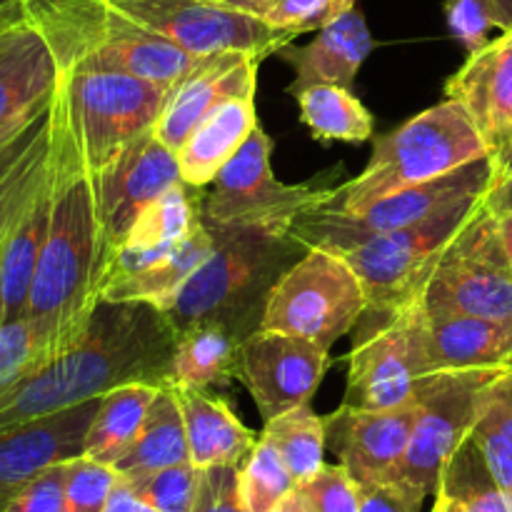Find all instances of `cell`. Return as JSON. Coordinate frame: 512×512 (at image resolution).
<instances>
[{"mask_svg":"<svg viewBox=\"0 0 512 512\" xmlns=\"http://www.w3.org/2000/svg\"><path fill=\"white\" fill-rule=\"evenodd\" d=\"M348 355L345 405L390 410L415 400L418 380L425 378L423 303L400 310H368L358 320Z\"/></svg>","mask_w":512,"mask_h":512,"instance_id":"4fadbf2b","label":"cell"},{"mask_svg":"<svg viewBox=\"0 0 512 512\" xmlns=\"http://www.w3.org/2000/svg\"><path fill=\"white\" fill-rule=\"evenodd\" d=\"M283 455L270 440L260 435L253 453L240 465V493H243L248 512H270L290 490L295 488Z\"/></svg>","mask_w":512,"mask_h":512,"instance_id":"d590c367","label":"cell"},{"mask_svg":"<svg viewBox=\"0 0 512 512\" xmlns=\"http://www.w3.org/2000/svg\"><path fill=\"white\" fill-rule=\"evenodd\" d=\"M495 165H498L500 173H510L512 175V140L505 148H500L495 153Z\"/></svg>","mask_w":512,"mask_h":512,"instance_id":"9f6ffc18","label":"cell"},{"mask_svg":"<svg viewBox=\"0 0 512 512\" xmlns=\"http://www.w3.org/2000/svg\"><path fill=\"white\" fill-rule=\"evenodd\" d=\"M433 498H435V503H433V508H430V512H468L465 510V505L460 503L458 498H453L448 490L438 488V493H435Z\"/></svg>","mask_w":512,"mask_h":512,"instance_id":"816d5d0a","label":"cell"},{"mask_svg":"<svg viewBox=\"0 0 512 512\" xmlns=\"http://www.w3.org/2000/svg\"><path fill=\"white\" fill-rule=\"evenodd\" d=\"M350 8H355V0H258L253 15L295 38L318 33Z\"/></svg>","mask_w":512,"mask_h":512,"instance_id":"74e56055","label":"cell"},{"mask_svg":"<svg viewBox=\"0 0 512 512\" xmlns=\"http://www.w3.org/2000/svg\"><path fill=\"white\" fill-rule=\"evenodd\" d=\"M240 340L220 325H198L175 335L165 388L208 390L228 385L238 373Z\"/></svg>","mask_w":512,"mask_h":512,"instance_id":"f1b7e54d","label":"cell"},{"mask_svg":"<svg viewBox=\"0 0 512 512\" xmlns=\"http://www.w3.org/2000/svg\"><path fill=\"white\" fill-rule=\"evenodd\" d=\"M495 10V20H498V28L512 30V0H490Z\"/></svg>","mask_w":512,"mask_h":512,"instance_id":"f5cc1de1","label":"cell"},{"mask_svg":"<svg viewBox=\"0 0 512 512\" xmlns=\"http://www.w3.org/2000/svg\"><path fill=\"white\" fill-rule=\"evenodd\" d=\"M65 475L68 460L50 465L30 480L3 512H65Z\"/></svg>","mask_w":512,"mask_h":512,"instance_id":"ee69618b","label":"cell"},{"mask_svg":"<svg viewBox=\"0 0 512 512\" xmlns=\"http://www.w3.org/2000/svg\"><path fill=\"white\" fill-rule=\"evenodd\" d=\"M210 253H213V235H210L205 220L200 218V223L158 263L140 270V273L108 280L100 288V300L148 303L158 310H168L183 290V285L193 278L195 270L208 260Z\"/></svg>","mask_w":512,"mask_h":512,"instance_id":"83f0119b","label":"cell"},{"mask_svg":"<svg viewBox=\"0 0 512 512\" xmlns=\"http://www.w3.org/2000/svg\"><path fill=\"white\" fill-rule=\"evenodd\" d=\"M483 203L488 205L495 215H512V175L510 173H500V170L495 173Z\"/></svg>","mask_w":512,"mask_h":512,"instance_id":"7dc6e473","label":"cell"},{"mask_svg":"<svg viewBox=\"0 0 512 512\" xmlns=\"http://www.w3.org/2000/svg\"><path fill=\"white\" fill-rule=\"evenodd\" d=\"M160 385L128 383L113 388L100 398V408L85 435L83 455L98 463L115 465L140 433L150 405L158 398Z\"/></svg>","mask_w":512,"mask_h":512,"instance_id":"1f68e13d","label":"cell"},{"mask_svg":"<svg viewBox=\"0 0 512 512\" xmlns=\"http://www.w3.org/2000/svg\"><path fill=\"white\" fill-rule=\"evenodd\" d=\"M498 165L495 155L480 158L475 163L463 165L443 178L428 180V183L410 185L398 193L383 195L365 208L343 213L323 205L318 210L300 215L290 233L305 245V248H325L330 253H345L355 245L373 240L390 230L408 228L425 218H433L440 210L470 198H483L493 183Z\"/></svg>","mask_w":512,"mask_h":512,"instance_id":"52a82bcc","label":"cell"},{"mask_svg":"<svg viewBox=\"0 0 512 512\" xmlns=\"http://www.w3.org/2000/svg\"><path fill=\"white\" fill-rule=\"evenodd\" d=\"M128 488L153 505L158 512H190L198 493V468L193 463L170 465V468L153 470V473L123 478Z\"/></svg>","mask_w":512,"mask_h":512,"instance_id":"8d00e7d4","label":"cell"},{"mask_svg":"<svg viewBox=\"0 0 512 512\" xmlns=\"http://www.w3.org/2000/svg\"><path fill=\"white\" fill-rule=\"evenodd\" d=\"M173 348L175 335L158 308L100 300L73 350L0 390V430L103 398L120 385L165 388Z\"/></svg>","mask_w":512,"mask_h":512,"instance_id":"7a4b0ae2","label":"cell"},{"mask_svg":"<svg viewBox=\"0 0 512 512\" xmlns=\"http://www.w3.org/2000/svg\"><path fill=\"white\" fill-rule=\"evenodd\" d=\"M445 18L455 40L463 43L468 53L490 43V30L498 28L490 0H445Z\"/></svg>","mask_w":512,"mask_h":512,"instance_id":"7bdbcfd3","label":"cell"},{"mask_svg":"<svg viewBox=\"0 0 512 512\" xmlns=\"http://www.w3.org/2000/svg\"><path fill=\"white\" fill-rule=\"evenodd\" d=\"M53 210L30 288L25 320L33 325L48 363L85 338L100 303L103 235L90 178L78 143L53 95Z\"/></svg>","mask_w":512,"mask_h":512,"instance_id":"6da1fadb","label":"cell"},{"mask_svg":"<svg viewBox=\"0 0 512 512\" xmlns=\"http://www.w3.org/2000/svg\"><path fill=\"white\" fill-rule=\"evenodd\" d=\"M480 423L498 430L512 445V368L500 370L483 393L480 405Z\"/></svg>","mask_w":512,"mask_h":512,"instance_id":"bcb514c9","label":"cell"},{"mask_svg":"<svg viewBox=\"0 0 512 512\" xmlns=\"http://www.w3.org/2000/svg\"><path fill=\"white\" fill-rule=\"evenodd\" d=\"M190 190L193 188L185 183L175 185L140 213L123 243L105 260L100 288L108 280L125 278V275H133L158 263L200 223V218H203L200 200L203 198H200V193L193 195Z\"/></svg>","mask_w":512,"mask_h":512,"instance_id":"603a6c76","label":"cell"},{"mask_svg":"<svg viewBox=\"0 0 512 512\" xmlns=\"http://www.w3.org/2000/svg\"><path fill=\"white\" fill-rule=\"evenodd\" d=\"M300 120L320 143L360 145L373 138V115L353 90L343 85H313L295 95Z\"/></svg>","mask_w":512,"mask_h":512,"instance_id":"d6a6232c","label":"cell"},{"mask_svg":"<svg viewBox=\"0 0 512 512\" xmlns=\"http://www.w3.org/2000/svg\"><path fill=\"white\" fill-rule=\"evenodd\" d=\"M105 512H158L153 505H148L145 500H140L133 490L128 488L123 478L115 483L113 493H110L108 505H105Z\"/></svg>","mask_w":512,"mask_h":512,"instance_id":"c3c4849f","label":"cell"},{"mask_svg":"<svg viewBox=\"0 0 512 512\" xmlns=\"http://www.w3.org/2000/svg\"><path fill=\"white\" fill-rule=\"evenodd\" d=\"M270 512H315L313 505H310L308 495L303 493V488L300 485H295L293 490H290L288 495H285L283 500H280L278 505H275Z\"/></svg>","mask_w":512,"mask_h":512,"instance_id":"f907efd6","label":"cell"},{"mask_svg":"<svg viewBox=\"0 0 512 512\" xmlns=\"http://www.w3.org/2000/svg\"><path fill=\"white\" fill-rule=\"evenodd\" d=\"M265 440L275 445L288 465L295 483H305L325 465V448H328V430L325 418L315 413L310 405L288 410L278 418L268 420L263 428Z\"/></svg>","mask_w":512,"mask_h":512,"instance_id":"836d02e7","label":"cell"},{"mask_svg":"<svg viewBox=\"0 0 512 512\" xmlns=\"http://www.w3.org/2000/svg\"><path fill=\"white\" fill-rule=\"evenodd\" d=\"M445 98L468 110L493 153L512 140V30L470 53L445 83Z\"/></svg>","mask_w":512,"mask_h":512,"instance_id":"44dd1931","label":"cell"},{"mask_svg":"<svg viewBox=\"0 0 512 512\" xmlns=\"http://www.w3.org/2000/svg\"><path fill=\"white\" fill-rule=\"evenodd\" d=\"M100 398L0 430V512L45 468L83 455Z\"/></svg>","mask_w":512,"mask_h":512,"instance_id":"ac0fdd59","label":"cell"},{"mask_svg":"<svg viewBox=\"0 0 512 512\" xmlns=\"http://www.w3.org/2000/svg\"><path fill=\"white\" fill-rule=\"evenodd\" d=\"M10 3H15V0H0V8H5V5H10Z\"/></svg>","mask_w":512,"mask_h":512,"instance_id":"6f0895ef","label":"cell"},{"mask_svg":"<svg viewBox=\"0 0 512 512\" xmlns=\"http://www.w3.org/2000/svg\"><path fill=\"white\" fill-rule=\"evenodd\" d=\"M498 230L500 238H503L505 250H508V258L512 263V215H498Z\"/></svg>","mask_w":512,"mask_h":512,"instance_id":"db71d44e","label":"cell"},{"mask_svg":"<svg viewBox=\"0 0 512 512\" xmlns=\"http://www.w3.org/2000/svg\"><path fill=\"white\" fill-rule=\"evenodd\" d=\"M95 210L103 235V268L115 248L125 240L135 220L150 203L183 183L178 158L158 135L148 133L123 150L113 163L90 173Z\"/></svg>","mask_w":512,"mask_h":512,"instance_id":"2e32d148","label":"cell"},{"mask_svg":"<svg viewBox=\"0 0 512 512\" xmlns=\"http://www.w3.org/2000/svg\"><path fill=\"white\" fill-rule=\"evenodd\" d=\"M495 155L468 110L445 98L413 115L393 133L375 140L373 155L360 175L335 188L328 208L353 213L383 195L443 178L463 165Z\"/></svg>","mask_w":512,"mask_h":512,"instance_id":"5b68a950","label":"cell"},{"mask_svg":"<svg viewBox=\"0 0 512 512\" xmlns=\"http://www.w3.org/2000/svg\"><path fill=\"white\" fill-rule=\"evenodd\" d=\"M170 93L173 85L88 68L58 73L55 85V100L88 173H98L128 145L153 133Z\"/></svg>","mask_w":512,"mask_h":512,"instance_id":"8992f818","label":"cell"},{"mask_svg":"<svg viewBox=\"0 0 512 512\" xmlns=\"http://www.w3.org/2000/svg\"><path fill=\"white\" fill-rule=\"evenodd\" d=\"M258 55L215 53L205 55L203 63L180 80L170 93L168 105L155 125V135L165 148L178 153L188 135L208 118L213 110L243 95L258 90Z\"/></svg>","mask_w":512,"mask_h":512,"instance_id":"d6986e66","label":"cell"},{"mask_svg":"<svg viewBox=\"0 0 512 512\" xmlns=\"http://www.w3.org/2000/svg\"><path fill=\"white\" fill-rule=\"evenodd\" d=\"M58 85V65L20 0L0 8V130L45 103Z\"/></svg>","mask_w":512,"mask_h":512,"instance_id":"ffe728a7","label":"cell"},{"mask_svg":"<svg viewBox=\"0 0 512 512\" xmlns=\"http://www.w3.org/2000/svg\"><path fill=\"white\" fill-rule=\"evenodd\" d=\"M120 475L113 465L98 463L88 455L68 460L65 475V512H105L110 493Z\"/></svg>","mask_w":512,"mask_h":512,"instance_id":"f35d334b","label":"cell"},{"mask_svg":"<svg viewBox=\"0 0 512 512\" xmlns=\"http://www.w3.org/2000/svg\"><path fill=\"white\" fill-rule=\"evenodd\" d=\"M505 370V368H503ZM500 370H445L425 375L415 388V423L395 483L420 500L438 493L445 468L480 418L483 393Z\"/></svg>","mask_w":512,"mask_h":512,"instance_id":"9c48e42d","label":"cell"},{"mask_svg":"<svg viewBox=\"0 0 512 512\" xmlns=\"http://www.w3.org/2000/svg\"><path fill=\"white\" fill-rule=\"evenodd\" d=\"M188 460L190 450L183 413H180L173 390L163 388L150 405L140 433L135 435L130 448L115 460L113 468L120 478H133V475L188 463Z\"/></svg>","mask_w":512,"mask_h":512,"instance_id":"f546056e","label":"cell"},{"mask_svg":"<svg viewBox=\"0 0 512 512\" xmlns=\"http://www.w3.org/2000/svg\"><path fill=\"white\" fill-rule=\"evenodd\" d=\"M330 350L278 330H255L240 343L235 380L245 385L263 420L310 405L330 368Z\"/></svg>","mask_w":512,"mask_h":512,"instance_id":"9a60e30c","label":"cell"},{"mask_svg":"<svg viewBox=\"0 0 512 512\" xmlns=\"http://www.w3.org/2000/svg\"><path fill=\"white\" fill-rule=\"evenodd\" d=\"M440 488L458 498L468 512H512V503L495 483L473 435L448 463Z\"/></svg>","mask_w":512,"mask_h":512,"instance_id":"e575fe53","label":"cell"},{"mask_svg":"<svg viewBox=\"0 0 512 512\" xmlns=\"http://www.w3.org/2000/svg\"><path fill=\"white\" fill-rule=\"evenodd\" d=\"M300 488L315 512H358V483L343 465L325 463Z\"/></svg>","mask_w":512,"mask_h":512,"instance_id":"60d3db41","label":"cell"},{"mask_svg":"<svg viewBox=\"0 0 512 512\" xmlns=\"http://www.w3.org/2000/svg\"><path fill=\"white\" fill-rule=\"evenodd\" d=\"M420 300L425 310L512 320V263L488 205L480 203L450 238Z\"/></svg>","mask_w":512,"mask_h":512,"instance_id":"7c38bea8","label":"cell"},{"mask_svg":"<svg viewBox=\"0 0 512 512\" xmlns=\"http://www.w3.org/2000/svg\"><path fill=\"white\" fill-rule=\"evenodd\" d=\"M208 3L223 5V8H230V10H243V13L253 15V10H255V5H258V0H208Z\"/></svg>","mask_w":512,"mask_h":512,"instance_id":"11a10c76","label":"cell"},{"mask_svg":"<svg viewBox=\"0 0 512 512\" xmlns=\"http://www.w3.org/2000/svg\"><path fill=\"white\" fill-rule=\"evenodd\" d=\"M485 198V195H483ZM483 198H470L440 210L408 228L390 230L345 250L343 255L363 285L368 310H400L423 298V290L445 245L463 228Z\"/></svg>","mask_w":512,"mask_h":512,"instance_id":"8fae6325","label":"cell"},{"mask_svg":"<svg viewBox=\"0 0 512 512\" xmlns=\"http://www.w3.org/2000/svg\"><path fill=\"white\" fill-rule=\"evenodd\" d=\"M415 410V400L390 410H365L343 403L325 415L328 445L355 483L393 480L408 450Z\"/></svg>","mask_w":512,"mask_h":512,"instance_id":"e0dca14e","label":"cell"},{"mask_svg":"<svg viewBox=\"0 0 512 512\" xmlns=\"http://www.w3.org/2000/svg\"><path fill=\"white\" fill-rule=\"evenodd\" d=\"M45 363L48 358L28 320L0 325V390L10 388Z\"/></svg>","mask_w":512,"mask_h":512,"instance_id":"ab89813d","label":"cell"},{"mask_svg":"<svg viewBox=\"0 0 512 512\" xmlns=\"http://www.w3.org/2000/svg\"><path fill=\"white\" fill-rule=\"evenodd\" d=\"M25 18L53 53L58 73L70 68L110 70L178 85L205 60L160 38L105 0H20Z\"/></svg>","mask_w":512,"mask_h":512,"instance_id":"277c9868","label":"cell"},{"mask_svg":"<svg viewBox=\"0 0 512 512\" xmlns=\"http://www.w3.org/2000/svg\"><path fill=\"white\" fill-rule=\"evenodd\" d=\"M423 355L428 375L512 368V320L423 308Z\"/></svg>","mask_w":512,"mask_h":512,"instance_id":"7402d4cb","label":"cell"},{"mask_svg":"<svg viewBox=\"0 0 512 512\" xmlns=\"http://www.w3.org/2000/svg\"><path fill=\"white\" fill-rule=\"evenodd\" d=\"M143 28L193 55L248 53L258 58L278 55L293 35L273 28L243 10H230L208 0H105Z\"/></svg>","mask_w":512,"mask_h":512,"instance_id":"5bb4252c","label":"cell"},{"mask_svg":"<svg viewBox=\"0 0 512 512\" xmlns=\"http://www.w3.org/2000/svg\"><path fill=\"white\" fill-rule=\"evenodd\" d=\"M173 390L180 405L188 433L190 463L195 468H215V465H243L253 453L260 435L253 433L243 420L235 415L225 398L193 388Z\"/></svg>","mask_w":512,"mask_h":512,"instance_id":"d4e9b609","label":"cell"},{"mask_svg":"<svg viewBox=\"0 0 512 512\" xmlns=\"http://www.w3.org/2000/svg\"><path fill=\"white\" fill-rule=\"evenodd\" d=\"M53 188L55 175L53 155H50L48 173H45L43 183H40L35 198L30 200L20 223L15 225L13 235L8 240V248H5L3 265H0V325L25 318L35 268H38L40 250H43L45 235H48L50 210H53Z\"/></svg>","mask_w":512,"mask_h":512,"instance_id":"4316f807","label":"cell"},{"mask_svg":"<svg viewBox=\"0 0 512 512\" xmlns=\"http://www.w3.org/2000/svg\"><path fill=\"white\" fill-rule=\"evenodd\" d=\"M190 512H248L240 493V465L198 468V493Z\"/></svg>","mask_w":512,"mask_h":512,"instance_id":"b9f144b4","label":"cell"},{"mask_svg":"<svg viewBox=\"0 0 512 512\" xmlns=\"http://www.w3.org/2000/svg\"><path fill=\"white\" fill-rule=\"evenodd\" d=\"M258 125L255 95L233 98L213 110L175 153L183 183L190 188L213 183Z\"/></svg>","mask_w":512,"mask_h":512,"instance_id":"484cf974","label":"cell"},{"mask_svg":"<svg viewBox=\"0 0 512 512\" xmlns=\"http://www.w3.org/2000/svg\"><path fill=\"white\" fill-rule=\"evenodd\" d=\"M50 138H53V98L0 155V223L20 213L38 193L48 173Z\"/></svg>","mask_w":512,"mask_h":512,"instance_id":"4dcf8cb0","label":"cell"},{"mask_svg":"<svg viewBox=\"0 0 512 512\" xmlns=\"http://www.w3.org/2000/svg\"><path fill=\"white\" fill-rule=\"evenodd\" d=\"M270 153L273 140L263 125H258L200 200L203 220L288 235L300 215L333 203L335 188H323L318 183H280L270 168Z\"/></svg>","mask_w":512,"mask_h":512,"instance_id":"30bf717a","label":"cell"},{"mask_svg":"<svg viewBox=\"0 0 512 512\" xmlns=\"http://www.w3.org/2000/svg\"><path fill=\"white\" fill-rule=\"evenodd\" d=\"M423 503L395 480L358 483V512H420Z\"/></svg>","mask_w":512,"mask_h":512,"instance_id":"f6af8a7d","label":"cell"},{"mask_svg":"<svg viewBox=\"0 0 512 512\" xmlns=\"http://www.w3.org/2000/svg\"><path fill=\"white\" fill-rule=\"evenodd\" d=\"M373 50V35L358 8L345 10L340 18L315 33L308 45L280 50V58L293 65L295 78L288 85L290 95H298L313 85H343L350 88Z\"/></svg>","mask_w":512,"mask_h":512,"instance_id":"cb8c5ba5","label":"cell"},{"mask_svg":"<svg viewBox=\"0 0 512 512\" xmlns=\"http://www.w3.org/2000/svg\"><path fill=\"white\" fill-rule=\"evenodd\" d=\"M205 225L213 235V253L160 313L173 335L198 325H220L243 343L260 330L275 283L308 248L293 233L275 235L208 220Z\"/></svg>","mask_w":512,"mask_h":512,"instance_id":"3957f363","label":"cell"},{"mask_svg":"<svg viewBox=\"0 0 512 512\" xmlns=\"http://www.w3.org/2000/svg\"><path fill=\"white\" fill-rule=\"evenodd\" d=\"M53 93H55V90H53ZM50 98H53V95H50ZM50 98H48V100H45V103H43V105H40V108H35V110H33V113H30V115H25V118H23V120H18V123H13V125H8V128H3V130H0V155H3V153H5V148H8V145H10V143H13V140H15V138H18V135H20V133H23V130H25V128H28V125H30V123H33V120H35V118H38V115H40V110H43V108H45V105H48V103H50Z\"/></svg>","mask_w":512,"mask_h":512,"instance_id":"681fc988","label":"cell"},{"mask_svg":"<svg viewBox=\"0 0 512 512\" xmlns=\"http://www.w3.org/2000/svg\"><path fill=\"white\" fill-rule=\"evenodd\" d=\"M368 300L348 260L308 248L275 283L260 328L298 335L330 350L355 330Z\"/></svg>","mask_w":512,"mask_h":512,"instance_id":"ba28073f","label":"cell"}]
</instances>
